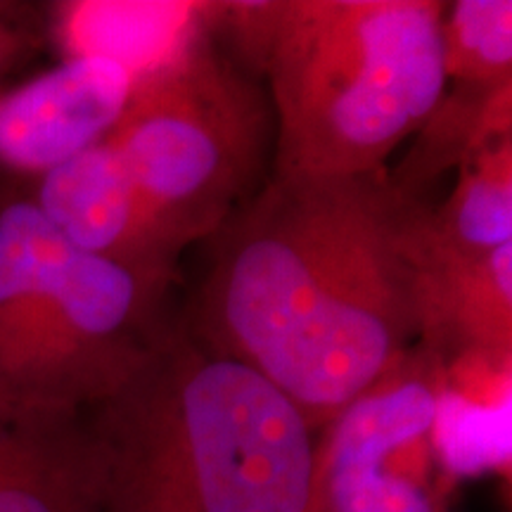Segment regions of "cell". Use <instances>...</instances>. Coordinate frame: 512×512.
<instances>
[{
    "instance_id": "6da1fadb",
    "label": "cell",
    "mask_w": 512,
    "mask_h": 512,
    "mask_svg": "<svg viewBox=\"0 0 512 512\" xmlns=\"http://www.w3.org/2000/svg\"><path fill=\"white\" fill-rule=\"evenodd\" d=\"M389 171L271 176L211 235L190 332L245 363L318 434L420 335Z\"/></svg>"
},
{
    "instance_id": "7a4b0ae2",
    "label": "cell",
    "mask_w": 512,
    "mask_h": 512,
    "mask_svg": "<svg viewBox=\"0 0 512 512\" xmlns=\"http://www.w3.org/2000/svg\"><path fill=\"white\" fill-rule=\"evenodd\" d=\"M100 512H323L318 434L266 377L188 325L88 408Z\"/></svg>"
},
{
    "instance_id": "3957f363",
    "label": "cell",
    "mask_w": 512,
    "mask_h": 512,
    "mask_svg": "<svg viewBox=\"0 0 512 512\" xmlns=\"http://www.w3.org/2000/svg\"><path fill=\"white\" fill-rule=\"evenodd\" d=\"M444 3H214L221 29L273 112V176H366L418 133L444 98Z\"/></svg>"
},
{
    "instance_id": "277c9868",
    "label": "cell",
    "mask_w": 512,
    "mask_h": 512,
    "mask_svg": "<svg viewBox=\"0 0 512 512\" xmlns=\"http://www.w3.org/2000/svg\"><path fill=\"white\" fill-rule=\"evenodd\" d=\"M166 287L69 245L31 200L0 207V387L88 411L162 335Z\"/></svg>"
},
{
    "instance_id": "5b68a950",
    "label": "cell",
    "mask_w": 512,
    "mask_h": 512,
    "mask_svg": "<svg viewBox=\"0 0 512 512\" xmlns=\"http://www.w3.org/2000/svg\"><path fill=\"white\" fill-rule=\"evenodd\" d=\"M264 88L211 31L133 81L105 140L171 254L209 240L252 197L273 136Z\"/></svg>"
},
{
    "instance_id": "8992f818",
    "label": "cell",
    "mask_w": 512,
    "mask_h": 512,
    "mask_svg": "<svg viewBox=\"0 0 512 512\" xmlns=\"http://www.w3.org/2000/svg\"><path fill=\"white\" fill-rule=\"evenodd\" d=\"M437 366L408 354L318 437L328 512H439L430 491Z\"/></svg>"
},
{
    "instance_id": "52a82bcc",
    "label": "cell",
    "mask_w": 512,
    "mask_h": 512,
    "mask_svg": "<svg viewBox=\"0 0 512 512\" xmlns=\"http://www.w3.org/2000/svg\"><path fill=\"white\" fill-rule=\"evenodd\" d=\"M133 76L105 57L62 64L0 93V166L41 178L114 131Z\"/></svg>"
},
{
    "instance_id": "ba28073f",
    "label": "cell",
    "mask_w": 512,
    "mask_h": 512,
    "mask_svg": "<svg viewBox=\"0 0 512 512\" xmlns=\"http://www.w3.org/2000/svg\"><path fill=\"white\" fill-rule=\"evenodd\" d=\"M31 202L81 252L162 285L174 278L178 259L159 240L117 150L107 140L38 178Z\"/></svg>"
},
{
    "instance_id": "9c48e42d",
    "label": "cell",
    "mask_w": 512,
    "mask_h": 512,
    "mask_svg": "<svg viewBox=\"0 0 512 512\" xmlns=\"http://www.w3.org/2000/svg\"><path fill=\"white\" fill-rule=\"evenodd\" d=\"M0 512H100V456L86 411L0 387Z\"/></svg>"
},
{
    "instance_id": "30bf717a",
    "label": "cell",
    "mask_w": 512,
    "mask_h": 512,
    "mask_svg": "<svg viewBox=\"0 0 512 512\" xmlns=\"http://www.w3.org/2000/svg\"><path fill=\"white\" fill-rule=\"evenodd\" d=\"M413 294L427 356L512 358V245L472 259L413 266Z\"/></svg>"
},
{
    "instance_id": "8fae6325",
    "label": "cell",
    "mask_w": 512,
    "mask_h": 512,
    "mask_svg": "<svg viewBox=\"0 0 512 512\" xmlns=\"http://www.w3.org/2000/svg\"><path fill=\"white\" fill-rule=\"evenodd\" d=\"M458 166V181L444 202H408L401 242L411 268L512 245V136L494 140Z\"/></svg>"
},
{
    "instance_id": "7c38bea8",
    "label": "cell",
    "mask_w": 512,
    "mask_h": 512,
    "mask_svg": "<svg viewBox=\"0 0 512 512\" xmlns=\"http://www.w3.org/2000/svg\"><path fill=\"white\" fill-rule=\"evenodd\" d=\"M211 10L197 0H76L57 5L53 29L64 57H105L136 81L207 34Z\"/></svg>"
},
{
    "instance_id": "4fadbf2b",
    "label": "cell",
    "mask_w": 512,
    "mask_h": 512,
    "mask_svg": "<svg viewBox=\"0 0 512 512\" xmlns=\"http://www.w3.org/2000/svg\"><path fill=\"white\" fill-rule=\"evenodd\" d=\"M441 46L448 83L477 88L512 83V3L458 0L444 5Z\"/></svg>"
},
{
    "instance_id": "5bb4252c",
    "label": "cell",
    "mask_w": 512,
    "mask_h": 512,
    "mask_svg": "<svg viewBox=\"0 0 512 512\" xmlns=\"http://www.w3.org/2000/svg\"><path fill=\"white\" fill-rule=\"evenodd\" d=\"M12 8L8 3H0V74L17 60L19 53L29 46L27 34L10 19Z\"/></svg>"
},
{
    "instance_id": "9a60e30c",
    "label": "cell",
    "mask_w": 512,
    "mask_h": 512,
    "mask_svg": "<svg viewBox=\"0 0 512 512\" xmlns=\"http://www.w3.org/2000/svg\"><path fill=\"white\" fill-rule=\"evenodd\" d=\"M323 512H328V510H325V503H323Z\"/></svg>"
}]
</instances>
